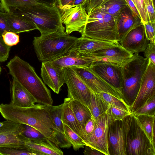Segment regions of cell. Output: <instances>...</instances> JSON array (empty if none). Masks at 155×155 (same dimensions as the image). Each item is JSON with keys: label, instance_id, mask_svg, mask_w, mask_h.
Returning <instances> with one entry per match:
<instances>
[{"label": "cell", "instance_id": "1", "mask_svg": "<svg viewBox=\"0 0 155 155\" xmlns=\"http://www.w3.org/2000/svg\"><path fill=\"white\" fill-rule=\"evenodd\" d=\"M50 106L41 104L21 107L11 103H2L0 113L6 120L34 127L58 147L53 135L55 127L49 114Z\"/></svg>", "mask_w": 155, "mask_h": 155}, {"label": "cell", "instance_id": "2", "mask_svg": "<svg viewBox=\"0 0 155 155\" xmlns=\"http://www.w3.org/2000/svg\"><path fill=\"white\" fill-rule=\"evenodd\" d=\"M8 73L33 97L37 103L51 106L53 100L50 91L28 62L15 56L7 63Z\"/></svg>", "mask_w": 155, "mask_h": 155}, {"label": "cell", "instance_id": "3", "mask_svg": "<svg viewBox=\"0 0 155 155\" xmlns=\"http://www.w3.org/2000/svg\"><path fill=\"white\" fill-rule=\"evenodd\" d=\"M78 39L65 32H54L34 37L32 43L39 61L47 62L68 55Z\"/></svg>", "mask_w": 155, "mask_h": 155}, {"label": "cell", "instance_id": "4", "mask_svg": "<svg viewBox=\"0 0 155 155\" xmlns=\"http://www.w3.org/2000/svg\"><path fill=\"white\" fill-rule=\"evenodd\" d=\"M11 12L34 23L41 35L54 32H64L60 10L56 5L38 3L15 9Z\"/></svg>", "mask_w": 155, "mask_h": 155}, {"label": "cell", "instance_id": "5", "mask_svg": "<svg viewBox=\"0 0 155 155\" xmlns=\"http://www.w3.org/2000/svg\"><path fill=\"white\" fill-rule=\"evenodd\" d=\"M149 61L146 58L135 53L122 65L121 92L124 100L130 107L137 96L142 77Z\"/></svg>", "mask_w": 155, "mask_h": 155}, {"label": "cell", "instance_id": "6", "mask_svg": "<svg viewBox=\"0 0 155 155\" xmlns=\"http://www.w3.org/2000/svg\"><path fill=\"white\" fill-rule=\"evenodd\" d=\"M81 36L109 42H119L116 20L111 15L96 9L87 15Z\"/></svg>", "mask_w": 155, "mask_h": 155}, {"label": "cell", "instance_id": "7", "mask_svg": "<svg viewBox=\"0 0 155 155\" xmlns=\"http://www.w3.org/2000/svg\"><path fill=\"white\" fill-rule=\"evenodd\" d=\"M126 136V155H155V146L137 123L132 114L123 120Z\"/></svg>", "mask_w": 155, "mask_h": 155}, {"label": "cell", "instance_id": "8", "mask_svg": "<svg viewBox=\"0 0 155 155\" xmlns=\"http://www.w3.org/2000/svg\"><path fill=\"white\" fill-rule=\"evenodd\" d=\"M65 83L68 88V97L88 107L93 91L71 67L63 68Z\"/></svg>", "mask_w": 155, "mask_h": 155}, {"label": "cell", "instance_id": "9", "mask_svg": "<svg viewBox=\"0 0 155 155\" xmlns=\"http://www.w3.org/2000/svg\"><path fill=\"white\" fill-rule=\"evenodd\" d=\"M110 122L106 111L99 116L95 120L93 132L83 139L86 146L100 151L104 155H110L107 137L108 125Z\"/></svg>", "mask_w": 155, "mask_h": 155}, {"label": "cell", "instance_id": "10", "mask_svg": "<svg viewBox=\"0 0 155 155\" xmlns=\"http://www.w3.org/2000/svg\"><path fill=\"white\" fill-rule=\"evenodd\" d=\"M88 68L97 76L121 92L123 85L122 66L101 61L92 62Z\"/></svg>", "mask_w": 155, "mask_h": 155}, {"label": "cell", "instance_id": "11", "mask_svg": "<svg viewBox=\"0 0 155 155\" xmlns=\"http://www.w3.org/2000/svg\"><path fill=\"white\" fill-rule=\"evenodd\" d=\"M155 96V64L149 61L142 77L139 89L135 100L130 107L131 114L149 98Z\"/></svg>", "mask_w": 155, "mask_h": 155}, {"label": "cell", "instance_id": "12", "mask_svg": "<svg viewBox=\"0 0 155 155\" xmlns=\"http://www.w3.org/2000/svg\"><path fill=\"white\" fill-rule=\"evenodd\" d=\"M71 68L94 92L97 94L101 92L107 93L124 100L120 91L97 76L88 67Z\"/></svg>", "mask_w": 155, "mask_h": 155}, {"label": "cell", "instance_id": "13", "mask_svg": "<svg viewBox=\"0 0 155 155\" xmlns=\"http://www.w3.org/2000/svg\"><path fill=\"white\" fill-rule=\"evenodd\" d=\"M7 120V123L0 128V147H16L28 149L25 146V142L30 140L23 134L24 124Z\"/></svg>", "mask_w": 155, "mask_h": 155}, {"label": "cell", "instance_id": "14", "mask_svg": "<svg viewBox=\"0 0 155 155\" xmlns=\"http://www.w3.org/2000/svg\"><path fill=\"white\" fill-rule=\"evenodd\" d=\"M107 138L110 155H126V131L122 120L110 123Z\"/></svg>", "mask_w": 155, "mask_h": 155}, {"label": "cell", "instance_id": "15", "mask_svg": "<svg viewBox=\"0 0 155 155\" xmlns=\"http://www.w3.org/2000/svg\"><path fill=\"white\" fill-rule=\"evenodd\" d=\"M60 11L62 23L65 26V32L70 34L77 31L82 35L87 23L88 16L84 6L79 5Z\"/></svg>", "mask_w": 155, "mask_h": 155}, {"label": "cell", "instance_id": "16", "mask_svg": "<svg viewBox=\"0 0 155 155\" xmlns=\"http://www.w3.org/2000/svg\"><path fill=\"white\" fill-rule=\"evenodd\" d=\"M119 43L122 47L133 54L143 52L149 41L146 36L143 24L130 31Z\"/></svg>", "mask_w": 155, "mask_h": 155}, {"label": "cell", "instance_id": "17", "mask_svg": "<svg viewBox=\"0 0 155 155\" xmlns=\"http://www.w3.org/2000/svg\"><path fill=\"white\" fill-rule=\"evenodd\" d=\"M133 54L120 45L99 50L85 56L91 57L96 61H103L122 66Z\"/></svg>", "mask_w": 155, "mask_h": 155}, {"label": "cell", "instance_id": "18", "mask_svg": "<svg viewBox=\"0 0 155 155\" xmlns=\"http://www.w3.org/2000/svg\"><path fill=\"white\" fill-rule=\"evenodd\" d=\"M41 76L44 83L57 94L59 93L61 87L65 83L63 68H55L48 62H42Z\"/></svg>", "mask_w": 155, "mask_h": 155}, {"label": "cell", "instance_id": "19", "mask_svg": "<svg viewBox=\"0 0 155 155\" xmlns=\"http://www.w3.org/2000/svg\"><path fill=\"white\" fill-rule=\"evenodd\" d=\"M116 23L119 42L130 31L143 24L127 5L119 14Z\"/></svg>", "mask_w": 155, "mask_h": 155}, {"label": "cell", "instance_id": "20", "mask_svg": "<svg viewBox=\"0 0 155 155\" xmlns=\"http://www.w3.org/2000/svg\"><path fill=\"white\" fill-rule=\"evenodd\" d=\"M120 45L119 42H109L81 36L72 50L78 54L87 55L96 51Z\"/></svg>", "mask_w": 155, "mask_h": 155}, {"label": "cell", "instance_id": "21", "mask_svg": "<svg viewBox=\"0 0 155 155\" xmlns=\"http://www.w3.org/2000/svg\"><path fill=\"white\" fill-rule=\"evenodd\" d=\"M95 61L91 57L80 55L72 50L68 55L48 62L55 68L62 69L65 67H89Z\"/></svg>", "mask_w": 155, "mask_h": 155}, {"label": "cell", "instance_id": "22", "mask_svg": "<svg viewBox=\"0 0 155 155\" xmlns=\"http://www.w3.org/2000/svg\"><path fill=\"white\" fill-rule=\"evenodd\" d=\"M12 79L10 83L11 104L18 107H28L37 103L36 100L25 88Z\"/></svg>", "mask_w": 155, "mask_h": 155}, {"label": "cell", "instance_id": "23", "mask_svg": "<svg viewBox=\"0 0 155 155\" xmlns=\"http://www.w3.org/2000/svg\"><path fill=\"white\" fill-rule=\"evenodd\" d=\"M25 145L29 150L37 155L63 154L62 151L48 138L26 141Z\"/></svg>", "mask_w": 155, "mask_h": 155}, {"label": "cell", "instance_id": "24", "mask_svg": "<svg viewBox=\"0 0 155 155\" xmlns=\"http://www.w3.org/2000/svg\"><path fill=\"white\" fill-rule=\"evenodd\" d=\"M8 25L11 31L18 34L37 29L35 25L32 22L13 12L6 13Z\"/></svg>", "mask_w": 155, "mask_h": 155}, {"label": "cell", "instance_id": "25", "mask_svg": "<svg viewBox=\"0 0 155 155\" xmlns=\"http://www.w3.org/2000/svg\"><path fill=\"white\" fill-rule=\"evenodd\" d=\"M72 100L69 97L64 100L62 108V121L80 136L81 129L73 110Z\"/></svg>", "mask_w": 155, "mask_h": 155}, {"label": "cell", "instance_id": "26", "mask_svg": "<svg viewBox=\"0 0 155 155\" xmlns=\"http://www.w3.org/2000/svg\"><path fill=\"white\" fill-rule=\"evenodd\" d=\"M136 121L151 143L155 146V115H134Z\"/></svg>", "mask_w": 155, "mask_h": 155}, {"label": "cell", "instance_id": "27", "mask_svg": "<svg viewBox=\"0 0 155 155\" xmlns=\"http://www.w3.org/2000/svg\"><path fill=\"white\" fill-rule=\"evenodd\" d=\"M72 106L75 116L80 126L81 134L87 122L92 117V115L87 106L77 101L72 99Z\"/></svg>", "mask_w": 155, "mask_h": 155}, {"label": "cell", "instance_id": "28", "mask_svg": "<svg viewBox=\"0 0 155 155\" xmlns=\"http://www.w3.org/2000/svg\"><path fill=\"white\" fill-rule=\"evenodd\" d=\"M108 106L99 96L98 94L92 93L90 104L88 107L92 117L95 120L106 112Z\"/></svg>", "mask_w": 155, "mask_h": 155}, {"label": "cell", "instance_id": "29", "mask_svg": "<svg viewBox=\"0 0 155 155\" xmlns=\"http://www.w3.org/2000/svg\"><path fill=\"white\" fill-rule=\"evenodd\" d=\"M127 6L125 0H109L96 9L110 14L116 20L120 12Z\"/></svg>", "mask_w": 155, "mask_h": 155}, {"label": "cell", "instance_id": "30", "mask_svg": "<svg viewBox=\"0 0 155 155\" xmlns=\"http://www.w3.org/2000/svg\"><path fill=\"white\" fill-rule=\"evenodd\" d=\"M38 3L35 0H0V11L9 13L16 9Z\"/></svg>", "mask_w": 155, "mask_h": 155}, {"label": "cell", "instance_id": "31", "mask_svg": "<svg viewBox=\"0 0 155 155\" xmlns=\"http://www.w3.org/2000/svg\"><path fill=\"white\" fill-rule=\"evenodd\" d=\"M62 106L63 103L56 106H50L49 112L55 127L54 130L64 134V124L62 120Z\"/></svg>", "mask_w": 155, "mask_h": 155}, {"label": "cell", "instance_id": "32", "mask_svg": "<svg viewBox=\"0 0 155 155\" xmlns=\"http://www.w3.org/2000/svg\"><path fill=\"white\" fill-rule=\"evenodd\" d=\"M64 125L65 134L74 150L77 151L86 146L79 135L66 125L64 124Z\"/></svg>", "mask_w": 155, "mask_h": 155}, {"label": "cell", "instance_id": "33", "mask_svg": "<svg viewBox=\"0 0 155 155\" xmlns=\"http://www.w3.org/2000/svg\"><path fill=\"white\" fill-rule=\"evenodd\" d=\"M99 96L108 106L109 105L123 108L130 111V106L123 100L105 92L98 94Z\"/></svg>", "mask_w": 155, "mask_h": 155}, {"label": "cell", "instance_id": "34", "mask_svg": "<svg viewBox=\"0 0 155 155\" xmlns=\"http://www.w3.org/2000/svg\"><path fill=\"white\" fill-rule=\"evenodd\" d=\"M132 114L134 115H155V96L148 99L141 106Z\"/></svg>", "mask_w": 155, "mask_h": 155}, {"label": "cell", "instance_id": "35", "mask_svg": "<svg viewBox=\"0 0 155 155\" xmlns=\"http://www.w3.org/2000/svg\"><path fill=\"white\" fill-rule=\"evenodd\" d=\"M111 122L122 120L126 116L131 114L130 111L123 108L111 105H108L106 111Z\"/></svg>", "mask_w": 155, "mask_h": 155}, {"label": "cell", "instance_id": "36", "mask_svg": "<svg viewBox=\"0 0 155 155\" xmlns=\"http://www.w3.org/2000/svg\"><path fill=\"white\" fill-rule=\"evenodd\" d=\"M0 154L2 155H37L28 149L20 147H0Z\"/></svg>", "mask_w": 155, "mask_h": 155}, {"label": "cell", "instance_id": "37", "mask_svg": "<svg viewBox=\"0 0 155 155\" xmlns=\"http://www.w3.org/2000/svg\"><path fill=\"white\" fill-rule=\"evenodd\" d=\"M25 130L23 135L30 140L47 138L37 130L30 126L23 124Z\"/></svg>", "mask_w": 155, "mask_h": 155}, {"label": "cell", "instance_id": "38", "mask_svg": "<svg viewBox=\"0 0 155 155\" xmlns=\"http://www.w3.org/2000/svg\"><path fill=\"white\" fill-rule=\"evenodd\" d=\"M2 37L5 44L10 47L16 45L20 41L19 35L11 31H5Z\"/></svg>", "mask_w": 155, "mask_h": 155}, {"label": "cell", "instance_id": "39", "mask_svg": "<svg viewBox=\"0 0 155 155\" xmlns=\"http://www.w3.org/2000/svg\"><path fill=\"white\" fill-rule=\"evenodd\" d=\"M147 21L155 22L154 3L153 0H144Z\"/></svg>", "mask_w": 155, "mask_h": 155}, {"label": "cell", "instance_id": "40", "mask_svg": "<svg viewBox=\"0 0 155 155\" xmlns=\"http://www.w3.org/2000/svg\"><path fill=\"white\" fill-rule=\"evenodd\" d=\"M155 23L147 21L143 24L146 36L149 42L155 43Z\"/></svg>", "mask_w": 155, "mask_h": 155}, {"label": "cell", "instance_id": "41", "mask_svg": "<svg viewBox=\"0 0 155 155\" xmlns=\"http://www.w3.org/2000/svg\"><path fill=\"white\" fill-rule=\"evenodd\" d=\"M109 0H89L84 6L87 15L96 10Z\"/></svg>", "mask_w": 155, "mask_h": 155}, {"label": "cell", "instance_id": "42", "mask_svg": "<svg viewBox=\"0 0 155 155\" xmlns=\"http://www.w3.org/2000/svg\"><path fill=\"white\" fill-rule=\"evenodd\" d=\"M11 47L4 43L2 36H0V62L6 61L8 59Z\"/></svg>", "mask_w": 155, "mask_h": 155}, {"label": "cell", "instance_id": "43", "mask_svg": "<svg viewBox=\"0 0 155 155\" xmlns=\"http://www.w3.org/2000/svg\"><path fill=\"white\" fill-rule=\"evenodd\" d=\"M143 52L145 57L155 64V43L149 42Z\"/></svg>", "mask_w": 155, "mask_h": 155}, {"label": "cell", "instance_id": "44", "mask_svg": "<svg viewBox=\"0 0 155 155\" xmlns=\"http://www.w3.org/2000/svg\"><path fill=\"white\" fill-rule=\"evenodd\" d=\"M137 8L140 15L143 24L147 21L145 8L144 0H132Z\"/></svg>", "mask_w": 155, "mask_h": 155}, {"label": "cell", "instance_id": "45", "mask_svg": "<svg viewBox=\"0 0 155 155\" xmlns=\"http://www.w3.org/2000/svg\"><path fill=\"white\" fill-rule=\"evenodd\" d=\"M95 124V120L92 117L87 122L80 136L83 139L90 135L93 131Z\"/></svg>", "mask_w": 155, "mask_h": 155}, {"label": "cell", "instance_id": "46", "mask_svg": "<svg viewBox=\"0 0 155 155\" xmlns=\"http://www.w3.org/2000/svg\"><path fill=\"white\" fill-rule=\"evenodd\" d=\"M5 31H11L7 21L6 12L0 11V36Z\"/></svg>", "mask_w": 155, "mask_h": 155}, {"label": "cell", "instance_id": "47", "mask_svg": "<svg viewBox=\"0 0 155 155\" xmlns=\"http://www.w3.org/2000/svg\"><path fill=\"white\" fill-rule=\"evenodd\" d=\"M85 149L83 153L85 155H104L100 151L88 146H85Z\"/></svg>", "mask_w": 155, "mask_h": 155}, {"label": "cell", "instance_id": "48", "mask_svg": "<svg viewBox=\"0 0 155 155\" xmlns=\"http://www.w3.org/2000/svg\"><path fill=\"white\" fill-rule=\"evenodd\" d=\"M87 1L88 0H74L64 9L73 8L79 5H82L84 6Z\"/></svg>", "mask_w": 155, "mask_h": 155}, {"label": "cell", "instance_id": "49", "mask_svg": "<svg viewBox=\"0 0 155 155\" xmlns=\"http://www.w3.org/2000/svg\"><path fill=\"white\" fill-rule=\"evenodd\" d=\"M125 0L127 4V5L134 14L141 19L139 12L132 1V0Z\"/></svg>", "mask_w": 155, "mask_h": 155}, {"label": "cell", "instance_id": "50", "mask_svg": "<svg viewBox=\"0 0 155 155\" xmlns=\"http://www.w3.org/2000/svg\"><path fill=\"white\" fill-rule=\"evenodd\" d=\"M74 0H57L58 7L60 10L64 9Z\"/></svg>", "mask_w": 155, "mask_h": 155}, {"label": "cell", "instance_id": "51", "mask_svg": "<svg viewBox=\"0 0 155 155\" xmlns=\"http://www.w3.org/2000/svg\"><path fill=\"white\" fill-rule=\"evenodd\" d=\"M38 3L50 5H56L57 0H35Z\"/></svg>", "mask_w": 155, "mask_h": 155}, {"label": "cell", "instance_id": "52", "mask_svg": "<svg viewBox=\"0 0 155 155\" xmlns=\"http://www.w3.org/2000/svg\"><path fill=\"white\" fill-rule=\"evenodd\" d=\"M7 120H6L5 121L0 122V128L4 126L7 122Z\"/></svg>", "mask_w": 155, "mask_h": 155}, {"label": "cell", "instance_id": "53", "mask_svg": "<svg viewBox=\"0 0 155 155\" xmlns=\"http://www.w3.org/2000/svg\"><path fill=\"white\" fill-rule=\"evenodd\" d=\"M1 71H2V68H1V67L0 65V75L1 74Z\"/></svg>", "mask_w": 155, "mask_h": 155}, {"label": "cell", "instance_id": "54", "mask_svg": "<svg viewBox=\"0 0 155 155\" xmlns=\"http://www.w3.org/2000/svg\"><path fill=\"white\" fill-rule=\"evenodd\" d=\"M153 3H154L155 0H153Z\"/></svg>", "mask_w": 155, "mask_h": 155}, {"label": "cell", "instance_id": "55", "mask_svg": "<svg viewBox=\"0 0 155 155\" xmlns=\"http://www.w3.org/2000/svg\"><path fill=\"white\" fill-rule=\"evenodd\" d=\"M89 0H88L87 2H88V1Z\"/></svg>", "mask_w": 155, "mask_h": 155}]
</instances>
